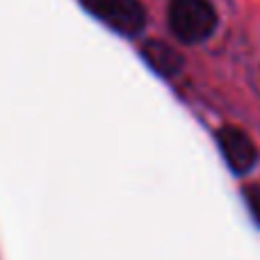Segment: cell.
<instances>
[{"instance_id":"cell-1","label":"cell","mask_w":260,"mask_h":260,"mask_svg":"<svg viewBox=\"0 0 260 260\" xmlns=\"http://www.w3.org/2000/svg\"><path fill=\"white\" fill-rule=\"evenodd\" d=\"M167 21L178 41L201 44L215 32L217 12L208 0H171Z\"/></svg>"},{"instance_id":"cell-2","label":"cell","mask_w":260,"mask_h":260,"mask_svg":"<svg viewBox=\"0 0 260 260\" xmlns=\"http://www.w3.org/2000/svg\"><path fill=\"white\" fill-rule=\"evenodd\" d=\"M82 5L119 35L137 37L146 25V9L139 0H82Z\"/></svg>"},{"instance_id":"cell-3","label":"cell","mask_w":260,"mask_h":260,"mask_svg":"<svg viewBox=\"0 0 260 260\" xmlns=\"http://www.w3.org/2000/svg\"><path fill=\"white\" fill-rule=\"evenodd\" d=\"M217 144H219V151L224 155L226 165L231 167V171L238 176L247 174L253 169L258 160V153L253 142L249 139V135L244 130L235 128V126H224L217 130Z\"/></svg>"},{"instance_id":"cell-4","label":"cell","mask_w":260,"mask_h":260,"mask_svg":"<svg viewBox=\"0 0 260 260\" xmlns=\"http://www.w3.org/2000/svg\"><path fill=\"white\" fill-rule=\"evenodd\" d=\"M142 55H144V59L151 64L153 71H157L165 78L176 76V73L180 71V67H183V57H180L171 46L162 44V41H146Z\"/></svg>"},{"instance_id":"cell-5","label":"cell","mask_w":260,"mask_h":260,"mask_svg":"<svg viewBox=\"0 0 260 260\" xmlns=\"http://www.w3.org/2000/svg\"><path fill=\"white\" fill-rule=\"evenodd\" d=\"M244 201H247L253 219L260 224V185H249V187L244 189Z\"/></svg>"}]
</instances>
